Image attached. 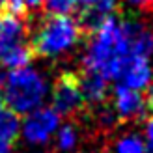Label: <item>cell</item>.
Returning <instances> with one entry per match:
<instances>
[{
	"label": "cell",
	"instance_id": "obj_10",
	"mask_svg": "<svg viewBox=\"0 0 153 153\" xmlns=\"http://www.w3.org/2000/svg\"><path fill=\"white\" fill-rule=\"evenodd\" d=\"M79 144V131L73 123H60L58 131L54 133V146L58 151L69 153Z\"/></svg>",
	"mask_w": 153,
	"mask_h": 153
},
{
	"label": "cell",
	"instance_id": "obj_14",
	"mask_svg": "<svg viewBox=\"0 0 153 153\" xmlns=\"http://www.w3.org/2000/svg\"><path fill=\"white\" fill-rule=\"evenodd\" d=\"M6 13L13 17H22L26 13V2L25 0H7L6 2Z\"/></svg>",
	"mask_w": 153,
	"mask_h": 153
},
{
	"label": "cell",
	"instance_id": "obj_13",
	"mask_svg": "<svg viewBox=\"0 0 153 153\" xmlns=\"http://www.w3.org/2000/svg\"><path fill=\"white\" fill-rule=\"evenodd\" d=\"M142 140L146 144V149L148 153H153V116L146 118L144 121V129H142Z\"/></svg>",
	"mask_w": 153,
	"mask_h": 153
},
{
	"label": "cell",
	"instance_id": "obj_15",
	"mask_svg": "<svg viewBox=\"0 0 153 153\" xmlns=\"http://www.w3.org/2000/svg\"><path fill=\"white\" fill-rule=\"evenodd\" d=\"M80 4L84 6H97V7H105V10L112 11L116 6V0H80Z\"/></svg>",
	"mask_w": 153,
	"mask_h": 153
},
{
	"label": "cell",
	"instance_id": "obj_17",
	"mask_svg": "<svg viewBox=\"0 0 153 153\" xmlns=\"http://www.w3.org/2000/svg\"><path fill=\"white\" fill-rule=\"evenodd\" d=\"M0 153H13V142L0 136Z\"/></svg>",
	"mask_w": 153,
	"mask_h": 153
},
{
	"label": "cell",
	"instance_id": "obj_2",
	"mask_svg": "<svg viewBox=\"0 0 153 153\" xmlns=\"http://www.w3.org/2000/svg\"><path fill=\"white\" fill-rule=\"evenodd\" d=\"M0 90L6 108L17 116H26L28 112L43 106L49 94V84L36 67L25 65L4 75Z\"/></svg>",
	"mask_w": 153,
	"mask_h": 153
},
{
	"label": "cell",
	"instance_id": "obj_6",
	"mask_svg": "<svg viewBox=\"0 0 153 153\" xmlns=\"http://www.w3.org/2000/svg\"><path fill=\"white\" fill-rule=\"evenodd\" d=\"M52 108H54L60 118L75 116L76 112L84 108V97L80 90L79 76L73 73H62L56 79L52 86Z\"/></svg>",
	"mask_w": 153,
	"mask_h": 153
},
{
	"label": "cell",
	"instance_id": "obj_4",
	"mask_svg": "<svg viewBox=\"0 0 153 153\" xmlns=\"http://www.w3.org/2000/svg\"><path fill=\"white\" fill-rule=\"evenodd\" d=\"M34 52L30 49L28 28L21 17L4 15L0 19V65L6 69H19L30 64Z\"/></svg>",
	"mask_w": 153,
	"mask_h": 153
},
{
	"label": "cell",
	"instance_id": "obj_7",
	"mask_svg": "<svg viewBox=\"0 0 153 153\" xmlns=\"http://www.w3.org/2000/svg\"><path fill=\"white\" fill-rule=\"evenodd\" d=\"M112 108H114L116 118L121 121H138L142 118H146L149 105H148V97L142 91H136V90L118 84L114 88Z\"/></svg>",
	"mask_w": 153,
	"mask_h": 153
},
{
	"label": "cell",
	"instance_id": "obj_1",
	"mask_svg": "<svg viewBox=\"0 0 153 153\" xmlns=\"http://www.w3.org/2000/svg\"><path fill=\"white\" fill-rule=\"evenodd\" d=\"M138 25L140 22L134 19L108 15L103 25L91 34V39L82 56L84 69L101 75L106 80H118L121 67L133 54L131 45Z\"/></svg>",
	"mask_w": 153,
	"mask_h": 153
},
{
	"label": "cell",
	"instance_id": "obj_12",
	"mask_svg": "<svg viewBox=\"0 0 153 153\" xmlns=\"http://www.w3.org/2000/svg\"><path fill=\"white\" fill-rule=\"evenodd\" d=\"M79 4L80 0H43V7L49 15H69Z\"/></svg>",
	"mask_w": 153,
	"mask_h": 153
},
{
	"label": "cell",
	"instance_id": "obj_5",
	"mask_svg": "<svg viewBox=\"0 0 153 153\" xmlns=\"http://www.w3.org/2000/svg\"><path fill=\"white\" fill-rule=\"evenodd\" d=\"M62 118L52 106H39L32 112H28L25 120L21 121V133L19 136L28 146H45L54 138V133L58 131Z\"/></svg>",
	"mask_w": 153,
	"mask_h": 153
},
{
	"label": "cell",
	"instance_id": "obj_8",
	"mask_svg": "<svg viewBox=\"0 0 153 153\" xmlns=\"http://www.w3.org/2000/svg\"><path fill=\"white\" fill-rule=\"evenodd\" d=\"M118 82L121 86L136 90V91L148 90L153 84V67L149 64V58L131 54L125 65L121 67Z\"/></svg>",
	"mask_w": 153,
	"mask_h": 153
},
{
	"label": "cell",
	"instance_id": "obj_16",
	"mask_svg": "<svg viewBox=\"0 0 153 153\" xmlns=\"http://www.w3.org/2000/svg\"><path fill=\"white\" fill-rule=\"evenodd\" d=\"M131 6L140 7V10H151L153 7V0H127Z\"/></svg>",
	"mask_w": 153,
	"mask_h": 153
},
{
	"label": "cell",
	"instance_id": "obj_19",
	"mask_svg": "<svg viewBox=\"0 0 153 153\" xmlns=\"http://www.w3.org/2000/svg\"><path fill=\"white\" fill-rule=\"evenodd\" d=\"M148 105H149V108L153 110V84L148 88Z\"/></svg>",
	"mask_w": 153,
	"mask_h": 153
},
{
	"label": "cell",
	"instance_id": "obj_20",
	"mask_svg": "<svg viewBox=\"0 0 153 153\" xmlns=\"http://www.w3.org/2000/svg\"><path fill=\"white\" fill-rule=\"evenodd\" d=\"M4 110H6V105H4V101H2V90H0V116L4 114Z\"/></svg>",
	"mask_w": 153,
	"mask_h": 153
},
{
	"label": "cell",
	"instance_id": "obj_21",
	"mask_svg": "<svg viewBox=\"0 0 153 153\" xmlns=\"http://www.w3.org/2000/svg\"><path fill=\"white\" fill-rule=\"evenodd\" d=\"M6 2H7V0H0V13L6 11Z\"/></svg>",
	"mask_w": 153,
	"mask_h": 153
},
{
	"label": "cell",
	"instance_id": "obj_11",
	"mask_svg": "<svg viewBox=\"0 0 153 153\" xmlns=\"http://www.w3.org/2000/svg\"><path fill=\"white\" fill-rule=\"evenodd\" d=\"M112 151L114 153H148L142 136L136 133H125L118 136L112 146Z\"/></svg>",
	"mask_w": 153,
	"mask_h": 153
},
{
	"label": "cell",
	"instance_id": "obj_3",
	"mask_svg": "<svg viewBox=\"0 0 153 153\" xmlns=\"http://www.w3.org/2000/svg\"><path fill=\"white\" fill-rule=\"evenodd\" d=\"M82 37V28L69 15H47L30 36V49L41 58H58L67 54Z\"/></svg>",
	"mask_w": 153,
	"mask_h": 153
},
{
	"label": "cell",
	"instance_id": "obj_18",
	"mask_svg": "<svg viewBox=\"0 0 153 153\" xmlns=\"http://www.w3.org/2000/svg\"><path fill=\"white\" fill-rule=\"evenodd\" d=\"M26 2V10H39L43 6V0H25Z\"/></svg>",
	"mask_w": 153,
	"mask_h": 153
},
{
	"label": "cell",
	"instance_id": "obj_9",
	"mask_svg": "<svg viewBox=\"0 0 153 153\" xmlns=\"http://www.w3.org/2000/svg\"><path fill=\"white\" fill-rule=\"evenodd\" d=\"M79 82H80L84 105L97 106V105L105 103V99L108 97V80L103 79L101 75L86 71L79 79Z\"/></svg>",
	"mask_w": 153,
	"mask_h": 153
}]
</instances>
